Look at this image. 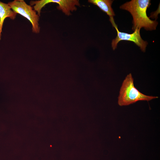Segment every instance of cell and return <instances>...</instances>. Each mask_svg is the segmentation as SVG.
I'll use <instances>...</instances> for the list:
<instances>
[{
	"label": "cell",
	"instance_id": "obj_1",
	"mask_svg": "<svg viewBox=\"0 0 160 160\" xmlns=\"http://www.w3.org/2000/svg\"><path fill=\"white\" fill-rule=\"evenodd\" d=\"M149 0H132L127 2L120 8L128 11L133 17L132 29L134 31L144 28L147 30H155L158 22L150 19L146 14V11L151 3Z\"/></svg>",
	"mask_w": 160,
	"mask_h": 160
},
{
	"label": "cell",
	"instance_id": "obj_2",
	"mask_svg": "<svg viewBox=\"0 0 160 160\" xmlns=\"http://www.w3.org/2000/svg\"><path fill=\"white\" fill-rule=\"evenodd\" d=\"M158 97L144 95L134 86L133 79L131 73L124 80L121 88L118 103L121 106L129 105L140 100L149 101Z\"/></svg>",
	"mask_w": 160,
	"mask_h": 160
},
{
	"label": "cell",
	"instance_id": "obj_3",
	"mask_svg": "<svg viewBox=\"0 0 160 160\" xmlns=\"http://www.w3.org/2000/svg\"><path fill=\"white\" fill-rule=\"evenodd\" d=\"M8 4L15 12L25 17L30 22L33 32L36 33L40 32L39 16L31 6L23 0H14Z\"/></svg>",
	"mask_w": 160,
	"mask_h": 160
},
{
	"label": "cell",
	"instance_id": "obj_4",
	"mask_svg": "<svg viewBox=\"0 0 160 160\" xmlns=\"http://www.w3.org/2000/svg\"><path fill=\"white\" fill-rule=\"evenodd\" d=\"M109 20L113 27L115 28L117 32L116 37L112 40L111 43L112 47L113 50H115L116 48L117 44L119 41L122 40H126L134 42L140 47L142 51H145L148 43L141 38L140 33V30L137 29L131 34L120 32L118 29L117 26L114 22L113 17H110Z\"/></svg>",
	"mask_w": 160,
	"mask_h": 160
},
{
	"label": "cell",
	"instance_id": "obj_5",
	"mask_svg": "<svg viewBox=\"0 0 160 160\" xmlns=\"http://www.w3.org/2000/svg\"><path fill=\"white\" fill-rule=\"evenodd\" d=\"M52 2L57 4V8L67 16L71 15V12L77 10L76 6L80 5L78 0H52Z\"/></svg>",
	"mask_w": 160,
	"mask_h": 160
},
{
	"label": "cell",
	"instance_id": "obj_6",
	"mask_svg": "<svg viewBox=\"0 0 160 160\" xmlns=\"http://www.w3.org/2000/svg\"><path fill=\"white\" fill-rule=\"evenodd\" d=\"M17 14L8 4L0 1V40L4 20L7 17H9L13 20L16 18Z\"/></svg>",
	"mask_w": 160,
	"mask_h": 160
},
{
	"label": "cell",
	"instance_id": "obj_7",
	"mask_svg": "<svg viewBox=\"0 0 160 160\" xmlns=\"http://www.w3.org/2000/svg\"><path fill=\"white\" fill-rule=\"evenodd\" d=\"M113 1L110 0H89L88 2L98 7L102 11L106 13L110 17L115 15L111 7Z\"/></svg>",
	"mask_w": 160,
	"mask_h": 160
}]
</instances>
